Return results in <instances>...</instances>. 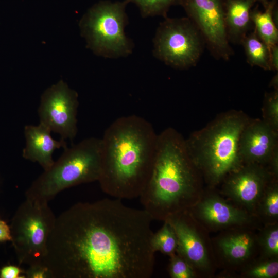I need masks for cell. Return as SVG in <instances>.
Instances as JSON below:
<instances>
[{
    "mask_svg": "<svg viewBox=\"0 0 278 278\" xmlns=\"http://www.w3.org/2000/svg\"><path fill=\"white\" fill-rule=\"evenodd\" d=\"M153 220L121 199L79 202L56 217L44 261L50 278H150Z\"/></svg>",
    "mask_w": 278,
    "mask_h": 278,
    "instance_id": "6da1fadb",
    "label": "cell"
},
{
    "mask_svg": "<svg viewBox=\"0 0 278 278\" xmlns=\"http://www.w3.org/2000/svg\"><path fill=\"white\" fill-rule=\"evenodd\" d=\"M158 134L142 117L117 118L101 139V169L98 182L102 190L116 199L138 197L150 177Z\"/></svg>",
    "mask_w": 278,
    "mask_h": 278,
    "instance_id": "7a4b0ae2",
    "label": "cell"
},
{
    "mask_svg": "<svg viewBox=\"0 0 278 278\" xmlns=\"http://www.w3.org/2000/svg\"><path fill=\"white\" fill-rule=\"evenodd\" d=\"M203 181L187 153L185 139L168 128L158 134L152 172L140 201L152 220L164 221L199 200L205 189Z\"/></svg>",
    "mask_w": 278,
    "mask_h": 278,
    "instance_id": "3957f363",
    "label": "cell"
},
{
    "mask_svg": "<svg viewBox=\"0 0 278 278\" xmlns=\"http://www.w3.org/2000/svg\"><path fill=\"white\" fill-rule=\"evenodd\" d=\"M249 120L241 111H229L185 139L187 153L207 187L216 188L244 164L239 141Z\"/></svg>",
    "mask_w": 278,
    "mask_h": 278,
    "instance_id": "277c9868",
    "label": "cell"
},
{
    "mask_svg": "<svg viewBox=\"0 0 278 278\" xmlns=\"http://www.w3.org/2000/svg\"><path fill=\"white\" fill-rule=\"evenodd\" d=\"M101 151V139L94 137L66 147L58 159L31 183L26 198L49 202L66 188L98 181Z\"/></svg>",
    "mask_w": 278,
    "mask_h": 278,
    "instance_id": "5b68a950",
    "label": "cell"
},
{
    "mask_svg": "<svg viewBox=\"0 0 278 278\" xmlns=\"http://www.w3.org/2000/svg\"><path fill=\"white\" fill-rule=\"evenodd\" d=\"M128 3L101 1L91 7L80 22L82 36L95 54L117 58L130 55L133 44L125 34L128 22L126 13Z\"/></svg>",
    "mask_w": 278,
    "mask_h": 278,
    "instance_id": "8992f818",
    "label": "cell"
},
{
    "mask_svg": "<svg viewBox=\"0 0 278 278\" xmlns=\"http://www.w3.org/2000/svg\"><path fill=\"white\" fill-rule=\"evenodd\" d=\"M56 219L47 202L26 198L19 206L10 228L20 264L44 265L47 241Z\"/></svg>",
    "mask_w": 278,
    "mask_h": 278,
    "instance_id": "52a82bcc",
    "label": "cell"
},
{
    "mask_svg": "<svg viewBox=\"0 0 278 278\" xmlns=\"http://www.w3.org/2000/svg\"><path fill=\"white\" fill-rule=\"evenodd\" d=\"M204 45L200 32L188 17H166L157 29L153 53L166 64L185 70L197 64Z\"/></svg>",
    "mask_w": 278,
    "mask_h": 278,
    "instance_id": "ba28073f",
    "label": "cell"
},
{
    "mask_svg": "<svg viewBox=\"0 0 278 278\" xmlns=\"http://www.w3.org/2000/svg\"><path fill=\"white\" fill-rule=\"evenodd\" d=\"M165 221L173 229L177 238L176 253L193 267L198 277H212L217 268L212 240L207 231L189 210Z\"/></svg>",
    "mask_w": 278,
    "mask_h": 278,
    "instance_id": "9c48e42d",
    "label": "cell"
},
{
    "mask_svg": "<svg viewBox=\"0 0 278 278\" xmlns=\"http://www.w3.org/2000/svg\"><path fill=\"white\" fill-rule=\"evenodd\" d=\"M189 211L209 232L238 227L258 229L262 226L256 215L225 198L215 188H205L199 200Z\"/></svg>",
    "mask_w": 278,
    "mask_h": 278,
    "instance_id": "30bf717a",
    "label": "cell"
},
{
    "mask_svg": "<svg viewBox=\"0 0 278 278\" xmlns=\"http://www.w3.org/2000/svg\"><path fill=\"white\" fill-rule=\"evenodd\" d=\"M187 17L216 58L228 60L233 54L225 24L224 0H181Z\"/></svg>",
    "mask_w": 278,
    "mask_h": 278,
    "instance_id": "8fae6325",
    "label": "cell"
},
{
    "mask_svg": "<svg viewBox=\"0 0 278 278\" xmlns=\"http://www.w3.org/2000/svg\"><path fill=\"white\" fill-rule=\"evenodd\" d=\"M77 93L63 81L46 89L43 93L38 110L39 123L61 140H73L77 133Z\"/></svg>",
    "mask_w": 278,
    "mask_h": 278,
    "instance_id": "7c38bea8",
    "label": "cell"
},
{
    "mask_svg": "<svg viewBox=\"0 0 278 278\" xmlns=\"http://www.w3.org/2000/svg\"><path fill=\"white\" fill-rule=\"evenodd\" d=\"M258 229L238 227L220 231L211 239L217 268L225 271H239L259 255Z\"/></svg>",
    "mask_w": 278,
    "mask_h": 278,
    "instance_id": "4fadbf2b",
    "label": "cell"
},
{
    "mask_svg": "<svg viewBox=\"0 0 278 278\" xmlns=\"http://www.w3.org/2000/svg\"><path fill=\"white\" fill-rule=\"evenodd\" d=\"M274 177L266 166L244 164L224 179L219 193L235 204L256 215L258 202Z\"/></svg>",
    "mask_w": 278,
    "mask_h": 278,
    "instance_id": "5bb4252c",
    "label": "cell"
},
{
    "mask_svg": "<svg viewBox=\"0 0 278 278\" xmlns=\"http://www.w3.org/2000/svg\"><path fill=\"white\" fill-rule=\"evenodd\" d=\"M278 132L263 119H250L241 132L239 152L244 164L267 165L278 150Z\"/></svg>",
    "mask_w": 278,
    "mask_h": 278,
    "instance_id": "9a60e30c",
    "label": "cell"
},
{
    "mask_svg": "<svg viewBox=\"0 0 278 278\" xmlns=\"http://www.w3.org/2000/svg\"><path fill=\"white\" fill-rule=\"evenodd\" d=\"M24 131L25 146L22 157L26 160L37 162L44 170L54 163L53 154L55 150L67 147L65 140L53 138L50 129L41 123L36 126L26 125Z\"/></svg>",
    "mask_w": 278,
    "mask_h": 278,
    "instance_id": "2e32d148",
    "label": "cell"
},
{
    "mask_svg": "<svg viewBox=\"0 0 278 278\" xmlns=\"http://www.w3.org/2000/svg\"><path fill=\"white\" fill-rule=\"evenodd\" d=\"M257 0H224L225 24L229 42L240 44L251 29L250 12Z\"/></svg>",
    "mask_w": 278,
    "mask_h": 278,
    "instance_id": "e0dca14e",
    "label": "cell"
},
{
    "mask_svg": "<svg viewBox=\"0 0 278 278\" xmlns=\"http://www.w3.org/2000/svg\"><path fill=\"white\" fill-rule=\"evenodd\" d=\"M264 11L254 8L250 12V19L254 26V31L259 39L270 48L277 45L278 29L277 0L269 1Z\"/></svg>",
    "mask_w": 278,
    "mask_h": 278,
    "instance_id": "ac0fdd59",
    "label": "cell"
},
{
    "mask_svg": "<svg viewBox=\"0 0 278 278\" xmlns=\"http://www.w3.org/2000/svg\"><path fill=\"white\" fill-rule=\"evenodd\" d=\"M255 215L262 225L278 222V177H273L266 187Z\"/></svg>",
    "mask_w": 278,
    "mask_h": 278,
    "instance_id": "d6986e66",
    "label": "cell"
},
{
    "mask_svg": "<svg viewBox=\"0 0 278 278\" xmlns=\"http://www.w3.org/2000/svg\"><path fill=\"white\" fill-rule=\"evenodd\" d=\"M240 44L243 46L247 61L250 65L257 66L265 70H272L270 50L254 30L248 33Z\"/></svg>",
    "mask_w": 278,
    "mask_h": 278,
    "instance_id": "ffe728a7",
    "label": "cell"
},
{
    "mask_svg": "<svg viewBox=\"0 0 278 278\" xmlns=\"http://www.w3.org/2000/svg\"><path fill=\"white\" fill-rule=\"evenodd\" d=\"M244 278H277L278 258H267L258 255L239 271Z\"/></svg>",
    "mask_w": 278,
    "mask_h": 278,
    "instance_id": "44dd1931",
    "label": "cell"
},
{
    "mask_svg": "<svg viewBox=\"0 0 278 278\" xmlns=\"http://www.w3.org/2000/svg\"><path fill=\"white\" fill-rule=\"evenodd\" d=\"M259 255L278 258V222L263 225L257 230Z\"/></svg>",
    "mask_w": 278,
    "mask_h": 278,
    "instance_id": "7402d4cb",
    "label": "cell"
},
{
    "mask_svg": "<svg viewBox=\"0 0 278 278\" xmlns=\"http://www.w3.org/2000/svg\"><path fill=\"white\" fill-rule=\"evenodd\" d=\"M151 246L153 251L169 256L176 253L177 238L175 232L167 221H164L162 227L155 233H153L151 240Z\"/></svg>",
    "mask_w": 278,
    "mask_h": 278,
    "instance_id": "603a6c76",
    "label": "cell"
},
{
    "mask_svg": "<svg viewBox=\"0 0 278 278\" xmlns=\"http://www.w3.org/2000/svg\"><path fill=\"white\" fill-rule=\"evenodd\" d=\"M127 3H132L138 8L143 18L162 16L167 17L170 7L180 5L181 0H125Z\"/></svg>",
    "mask_w": 278,
    "mask_h": 278,
    "instance_id": "cb8c5ba5",
    "label": "cell"
},
{
    "mask_svg": "<svg viewBox=\"0 0 278 278\" xmlns=\"http://www.w3.org/2000/svg\"><path fill=\"white\" fill-rule=\"evenodd\" d=\"M263 120L278 132V89L265 95L263 107Z\"/></svg>",
    "mask_w": 278,
    "mask_h": 278,
    "instance_id": "d4e9b609",
    "label": "cell"
},
{
    "mask_svg": "<svg viewBox=\"0 0 278 278\" xmlns=\"http://www.w3.org/2000/svg\"><path fill=\"white\" fill-rule=\"evenodd\" d=\"M170 257L169 274L171 278H197V275L193 267L177 253Z\"/></svg>",
    "mask_w": 278,
    "mask_h": 278,
    "instance_id": "484cf974",
    "label": "cell"
},
{
    "mask_svg": "<svg viewBox=\"0 0 278 278\" xmlns=\"http://www.w3.org/2000/svg\"><path fill=\"white\" fill-rule=\"evenodd\" d=\"M24 274L27 278H50L49 270L44 265L29 266Z\"/></svg>",
    "mask_w": 278,
    "mask_h": 278,
    "instance_id": "4316f807",
    "label": "cell"
},
{
    "mask_svg": "<svg viewBox=\"0 0 278 278\" xmlns=\"http://www.w3.org/2000/svg\"><path fill=\"white\" fill-rule=\"evenodd\" d=\"M24 273L20 267L14 265H6L0 269V278H25Z\"/></svg>",
    "mask_w": 278,
    "mask_h": 278,
    "instance_id": "83f0119b",
    "label": "cell"
},
{
    "mask_svg": "<svg viewBox=\"0 0 278 278\" xmlns=\"http://www.w3.org/2000/svg\"><path fill=\"white\" fill-rule=\"evenodd\" d=\"M10 228L7 223L0 219V242L11 241Z\"/></svg>",
    "mask_w": 278,
    "mask_h": 278,
    "instance_id": "f1b7e54d",
    "label": "cell"
},
{
    "mask_svg": "<svg viewBox=\"0 0 278 278\" xmlns=\"http://www.w3.org/2000/svg\"><path fill=\"white\" fill-rule=\"evenodd\" d=\"M270 65L272 70L278 69V46L277 45L273 46L270 49Z\"/></svg>",
    "mask_w": 278,
    "mask_h": 278,
    "instance_id": "f546056e",
    "label": "cell"
},
{
    "mask_svg": "<svg viewBox=\"0 0 278 278\" xmlns=\"http://www.w3.org/2000/svg\"><path fill=\"white\" fill-rule=\"evenodd\" d=\"M257 1L259 2L262 4L264 8L266 7L269 2V0H257Z\"/></svg>",
    "mask_w": 278,
    "mask_h": 278,
    "instance_id": "4dcf8cb0",
    "label": "cell"
}]
</instances>
